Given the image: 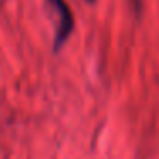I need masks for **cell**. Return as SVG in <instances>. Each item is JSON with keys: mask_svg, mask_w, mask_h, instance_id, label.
<instances>
[{"mask_svg": "<svg viewBox=\"0 0 159 159\" xmlns=\"http://www.w3.org/2000/svg\"><path fill=\"white\" fill-rule=\"evenodd\" d=\"M48 2L52 4L53 11L58 16V28H57V34H55V48L58 50L67 41L69 34L72 33L74 19H72V14H70V9L65 4V0H48Z\"/></svg>", "mask_w": 159, "mask_h": 159, "instance_id": "obj_1", "label": "cell"}, {"mask_svg": "<svg viewBox=\"0 0 159 159\" xmlns=\"http://www.w3.org/2000/svg\"><path fill=\"white\" fill-rule=\"evenodd\" d=\"M132 2V5H134L135 7V11H139V9H140V4H142V0H130Z\"/></svg>", "mask_w": 159, "mask_h": 159, "instance_id": "obj_2", "label": "cell"}]
</instances>
